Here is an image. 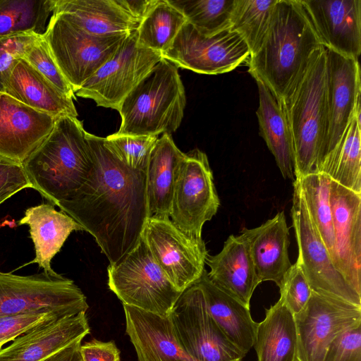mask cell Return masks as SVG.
Masks as SVG:
<instances>
[{
    "instance_id": "cell-1",
    "label": "cell",
    "mask_w": 361,
    "mask_h": 361,
    "mask_svg": "<svg viewBox=\"0 0 361 361\" xmlns=\"http://www.w3.org/2000/svg\"><path fill=\"white\" fill-rule=\"evenodd\" d=\"M93 169L82 187L57 205L91 234L109 264L121 260L140 240L149 219L146 171L132 169L87 133Z\"/></svg>"
},
{
    "instance_id": "cell-2",
    "label": "cell",
    "mask_w": 361,
    "mask_h": 361,
    "mask_svg": "<svg viewBox=\"0 0 361 361\" xmlns=\"http://www.w3.org/2000/svg\"><path fill=\"white\" fill-rule=\"evenodd\" d=\"M321 46L300 0H277L264 41L248 59V71L281 100Z\"/></svg>"
},
{
    "instance_id": "cell-3",
    "label": "cell",
    "mask_w": 361,
    "mask_h": 361,
    "mask_svg": "<svg viewBox=\"0 0 361 361\" xmlns=\"http://www.w3.org/2000/svg\"><path fill=\"white\" fill-rule=\"evenodd\" d=\"M87 132L76 117L57 118L51 133L23 162L32 188L58 205L69 200L94 166Z\"/></svg>"
},
{
    "instance_id": "cell-4",
    "label": "cell",
    "mask_w": 361,
    "mask_h": 361,
    "mask_svg": "<svg viewBox=\"0 0 361 361\" xmlns=\"http://www.w3.org/2000/svg\"><path fill=\"white\" fill-rule=\"evenodd\" d=\"M292 138L295 179L314 172L326 132V49L321 46L279 100Z\"/></svg>"
},
{
    "instance_id": "cell-5",
    "label": "cell",
    "mask_w": 361,
    "mask_h": 361,
    "mask_svg": "<svg viewBox=\"0 0 361 361\" xmlns=\"http://www.w3.org/2000/svg\"><path fill=\"white\" fill-rule=\"evenodd\" d=\"M185 104L178 67L162 59L122 101L117 110L121 123L116 133L171 135L181 123Z\"/></svg>"
},
{
    "instance_id": "cell-6",
    "label": "cell",
    "mask_w": 361,
    "mask_h": 361,
    "mask_svg": "<svg viewBox=\"0 0 361 361\" xmlns=\"http://www.w3.org/2000/svg\"><path fill=\"white\" fill-rule=\"evenodd\" d=\"M109 288L123 305L169 317L183 292L168 279L142 238L121 260L107 269Z\"/></svg>"
},
{
    "instance_id": "cell-7",
    "label": "cell",
    "mask_w": 361,
    "mask_h": 361,
    "mask_svg": "<svg viewBox=\"0 0 361 361\" xmlns=\"http://www.w3.org/2000/svg\"><path fill=\"white\" fill-rule=\"evenodd\" d=\"M88 307L74 281L54 271L20 276L0 270V317L37 310L69 317Z\"/></svg>"
},
{
    "instance_id": "cell-8",
    "label": "cell",
    "mask_w": 361,
    "mask_h": 361,
    "mask_svg": "<svg viewBox=\"0 0 361 361\" xmlns=\"http://www.w3.org/2000/svg\"><path fill=\"white\" fill-rule=\"evenodd\" d=\"M128 34L92 35L61 14L52 13L42 36L75 93L114 54Z\"/></svg>"
},
{
    "instance_id": "cell-9",
    "label": "cell",
    "mask_w": 361,
    "mask_h": 361,
    "mask_svg": "<svg viewBox=\"0 0 361 361\" xmlns=\"http://www.w3.org/2000/svg\"><path fill=\"white\" fill-rule=\"evenodd\" d=\"M169 317L179 344L194 361H242L245 356L212 319L196 283L181 293Z\"/></svg>"
},
{
    "instance_id": "cell-10",
    "label": "cell",
    "mask_w": 361,
    "mask_h": 361,
    "mask_svg": "<svg viewBox=\"0 0 361 361\" xmlns=\"http://www.w3.org/2000/svg\"><path fill=\"white\" fill-rule=\"evenodd\" d=\"M162 59L161 54L139 45L137 30L132 31L75 94L118 110L124 98Z\"/></svg>"
},
{
    "instance_id": "cell-11",
    "label": "cell",
    "mask_w": 361,
    "mask_h": 361,
    "mask_svg": "<svg viewBox=\"0 0 361 361\" xmlns=\"http://www.w3.org/2000/svg\"><path fill=\"white\" fill-rule=\"evenodd\" d=\"M219 206L207 156L198 149L185 153L174 185L169 219L186 235L201 239L204 224Z\"/></svg>"
},
{
    "instance_id": "cell-12",
    "label": "cell",
    "mask_w": 361,
    "mask_h": 361,
    "mask_svg": "<svg viewBox=\"0 0 361 361\" xmlns=\"http://www.w3.org/2000/svg\"><path fill=\"white\" fill-rule=\"evenodd\" d=\"M291 207L293 226L298 248L296 262L312 291L361 306V295L334 267L331 258L306 208L298 181H293Z\"/></svg>"
},
{
    "instance_id": "cell-13",
    "label": "cell",
    "mask_w": 361,
    "mask_h": 361,
    "mask_svg": "<svg viewBox=\"0 0 361 361\" xmlns=\"http://www.w3.org/2000/svg\"><path fill=\"white\" fill-rule=\"evenodd\" d=\"M325 49L326 132L314 172H318L338 147L354 116L361 109L358 59Z\"/></svg>"
},
{
    "instance_id": "cell-14",
    "label": "cell",
    "mask_w": 361,
    "mask_h": 361,
    "mask_svg": "<svg viewBox=\"0 0 361 361\" xmlns=\"http://www.w3.org/2000/svg\"><path fill=\"white\" fill-rule=\"evenodd\" d=\"M250 56L243 38L231 28L212 36L186 23L162 58L177 67L206 75L233 71Z\"/></svg>"
},
{
    "instance_id": "cell-15",
    "label": "cell",
    "mask_w": 361,
    "mask_h": 361,
    "mask_svg": "<svg viewBox=\"0 0 361 361\" xmlns=\"http://www.w3.org/2000/svg\"><path fill=\"white\" fill-rule=\"evenodd\" d=\"M142 238L170 282L180 292L202 276L208 255L202 238H192L169 218H149Z\"/></svg>"
},
{
    "instance_id": "cell-16",
    "label": "cell",
    "mask_w": 361,
    "mask_h": 361,
    "mask_svg": "<svg viewBox=\"0 0 361 361\" xmlns=\"http://www.w3.org/2000/svg\"><path fill=\"white\" fill-rule=\"evenodd\" d=\"M293 316L297 334L295 361H322L335 338L361 322V306L312 291L304 309Z\"/></svg>"
},
{
    "instance_id": "cell-17",
    "label": "cell",
    "mask_w": 361,
    "mask_h": 361,
    "mask_svg": "<svg viewBox=\"0 0 361 361\" xmlns=\"http://www.w3.org/2000/svg\"><path fill=\"white\" fill-rule=\"evenodd\" d=\"M330 202L334 234L332 262L361 295V194L331 180Z\"/></svg>"
},
{
    "instance_id": "cell-18",
    "label": "cell",
    "mask_w": 361,
    "mask_h": 361,
    "mask_svg": "<svg viewBox=\"0 0 361 361\" xmlns=\"http://www.w3.org/2000/svg\"><path fill=\"white\" fill-rule=\"evenodd\" d=\"M300 1L322 46L358 59L361 53V1Z\"/></svg>"
},
{
    "instance_id": "cell-19",
    "label": "cell",
    "mask_w": 361,
    "mask_h": 361,
    "mask_svg": "<svg viewBox=\"0 0 361 361\" xmlns=\"http://www.w3.org/2000/svg\"><path fill=\"white\" fill-rule=\"evenodd\" d=\"M57 118L0 92V155L23 163L51 133Z\"/></svg>"
},
{
    "instance_id": "cell-20",
    "label": "cell",
    "mask_w": 361,
    "mask_h": 361,
    "mask_svg": "<svg viewBox=\"0 0 361 361\" xmlns=\"http://www.w3.org/2000/svg\"><path fill=\"white\" fill-rule=\"evenodd\" d=\"M86 312L44 322L0 349V361H43L90 333Z\"/></svg>"
},
{
    "instance_id": "cell-21",
    "label": "cell",
    "mask_w": 361,
    "mask_h": 361,
    "mask_svg": "<svg viewBox=\"0 0 361 361\" xmlns=\"http://www.w3.org/2000/svg\"><path fill=\"white\" fill-rule=\"evenodd\" d=\"M240 233L248 243L259 283L271 281L281 289L293 266L288 255L290 235L284 212H278L259 226L243 228Z\"/></svg>"
},
{
    "instance_id": "cell-22",
    "label": "cell",
    "mask_w": 361,
    "mask_h": 361,
    "mask_svg": "<svg viewBox=\"0 0 361 361\" xmlns=\"http://www.w3.org/2000/svg\"><path fill=\"white\" fill-rule=\"evenodd\" d=\"M126 332L137 361H194L175 335L169 317L123 305Z\"/></svg>"
},
{
    "instance_id": "cell-23",
    "label": "cell",
    "mask_w": 361,
    "mask_h": 361,
    "mask_svg": "<svg viewBox=\"0 0 361 361\" xmlns=\"http://www.w3.org/2000/svg\"><path fill=\"white\" fill-rule=\"evenodd\" d=\"M205 264L210 268L207 276L211 282L250 308L252 295L260 283L244 235H231L219 253L207 255Z\"/></svg>"
},
{
    "instance_id": "cell-24",
    "label": "cell",
    "mask_w": 361,
    "mask_h": 361,
    "mask_svg": "<svg viewBox=\"0 0 361 361\" xmlns=\"http://www.w3.org/2000/svg\"><path fill=\"white\" fill-rule=\"evenodd\" d=\"M52 13H59L85 32L99 37L128 34L140 24L116 0H54Z\"/></svg>"
},
{
    "instance_id": "cell-25",
    "label": "cell",
    "mask_w": 361,
    "mask_h": 361,
    "mask_svg": "<svg viewBox=\"0 0 361 361\" xmlns=\"http://www.w3.org/2000/svg\"><path fill=\"white\" fill-rule=\"evenodd\" d=\"M18 225H27L33 242L35 257L29 263L37 264L44 271H53L51 262L73 231H83L71 217L57 211L54 204L42 203L27 208Z\"/></svg>"
},
{
    "instance_id": "cell-26",
    "label": "cell",
    "mask_w": 361,
    "mask_h": 361,
    "mask_svg": "<svg viewBox=\"0 0 361 361\" xmlns=\"http://www.w3.org/2000/svg\"><path fill=\"white\" fill-rule=\"evenodd\" d=\"M185 155L171 134L158 138L146 170L149 218H169L174 185Z\"/></svg>"
},
{
    "instance_id": "cell-27",
    "label": "cell",
    "mask_w": 361,
    "mask_h": 361,
    "mask_svg": "<svg viewBox=\"0 0 361 361\" xmlns=\"http://www.w3.org/2000/svg\"><path fill=\"white\" fill-rule=\"evenodd\" d=\"M4 92L34 109L56 118L78 117L73 99L62 94L24 59H19L12 71Z\"/></svg>"
},
{
    "instance_id": "cell-28",
    "label": "cell",
    "mask_w": 361,
    "mask_h": 361,
    "mask_svg": "<svg viewBox=\"0 0 361 361\" xmlns=\"http://www.w3.org/2000/svg\"><path fill=\"white\" fill-rule=\"evenodd\" d=\"M203 293L207 309L226 337L245 355L253 347L258 323L250 308L211 282L205 269L196 282Z\"/></svg>"
},
{
    "instance_id": "cell-29",
    "label": "cell",
    "mask_w": 361,
    "mask_h": 361,
    "mask_svg": "<svg viewBox=\"0 0 361 361\" xmlns=\"http://www.w3.org/2000/svg\"><path fill=\"white\" fill-rule=\"evenodd\" d=\"M257 82L259 106L256 111L259 135L274 157L284 178L295 180V159L292 138L279 101L259 78Z\"/></svg>"
},
{
    "instance_id": "cell-30",
    "label": "cell",
    "mask_w": 361,
    "mask_h": 361,
    "mask_svg": "<svg viewBox=\"0 0 361 361\" xmlns=\"http://www.w3.org/2000/svg\"><path fill=\"white\" fill-rule=\"evenodd\" d=\"M253 347L257 361H295L297 334L293 313L280 297L258 323Z\"/></svg>"
},
{
    "instance_id": "cell-31",
    "label": "cell",
    "mask_w": 361,
    "mask_h": 361,
    "mask_svg": "<svg viewBox=\"0 0 361 361\" xmlns=\"http://www.w3.org/2000/svg\"><path fill=\"white\" fill-rule=\"evenodd\" d=\"M361 109L354 116L345 135L319 173L355 192L361 194Z\"/></svg>"
},
{
    "instance_id": "cell-32",
    "label": "cell",
    "mask_w": 361,
    "mask_h": 361,
    "mask_svg": "<svg viewBox=\"0 0 361 361\" xmlns=\"http://www.w3.org/2000/svg\"><path fill=\"white\" fill-rule=\"evenodd\" d=\"M295 180L298 181L307 212L332 260L334 234L330 202L331 179L324 173L312 172Z\"/></svg>"
},
{
    "instance_id": "cell-33",
    "label": "cell",
    "mask_w": 361,
    "mask_h": 361,
    "mask_svg": "<svg viewBox=\"0 0 361 361\" xmlns=\"http://www.w3.org/2000/svg\"><path fill=\"white\" fill-rule=\"evenodd\" d=\"M54 4V0H0V37L43 35Z\"/></svg>"
},
{
    "instance_id": "cell-34",
    "label": "cell",
    "mask_w": 361,
    "mask_h": 361,
    "mask_svg": "<svg viewBox=\"0 0 361 361\" xmlns=\"http://www.w3.org/2000/svg\"><path fill=\"white\" fill-rule=\"evenodd\" d=\"M186 23L185 16L168 0H159L137 29V43L162 56Z\"/></svg>"
},
{
    "instance_id": "cell-35",
    "label": "cell",
    "mask_w": 361,
    "mask_h": 361,
    "mask_svg": "<svg viewBox=\"0 0 361 361\" xmlns=\"http://www.w3.org/2000/svg\"><path fill=\"white\" fill-rule=\"evenodd\" d=\"M277 0H234L231 29L237 32L255 54L268 31Z\"/></svg>"
},
{
    "instance_id": "cell-36",
    "label": "cell",
    "mask_w": 361,
    "mask_h": 361,
    "mask_svg": "<svg viewBox=\"0 0 361 361\" xmlns=\"http://www.w3.org/2000/svg\"><path fill=\"white\" fill-rule=\"evenodd\" d=\"M200 33L212 36L231 28L234 0H168Z\"/></svg>"
},
{
    "instance_id": "cell-37",
    "label": "cell",
    "mask_w": 361,
    "mask_h": 361,
    "mask_svg": "<svg viewBox=\"0 0 361 361\" xmlns=\"http://www.w3.org/2000/svg\"><path fill=\"white\" fill-rule=\"evenodd\" d=\"M157 135H129L116 133L104 138V146L128 167L146 171Z\"/></svg>"
},
{
    "instance_id": "cell-38",
    "label": "cell",
    "mask_w": 361,
    "mask_h": 361,
    "mask_svg": "<svg viewBox=\"0 0 361 361\" xmlns=\"http://www.w3.org/2000/svg\"><path fill=\"white\" fill-rule=\"evenodd\" d=\"M32 66L47 78L62 94L75 99V93L56 63L42 35L24 57Z\"/></svg>"
},
{
    "instance_id": "cell-39",
    "label": "cell",
    "mask_w": 361,
    "mask_h": 361,
    "mask_svg": "<svg viewBox=\"0 0 361 361\" xmlns=\"http://www.w3.org/2000/svg\"><path fill=\"white\" fill-rule=\"evenodd\" d=\"M40 35L23 33L0 37V92H4L5 85L12 71Z\"/></svg>"
},
{
    "instance_id": "cell-40",
    "label": "cell",
    "mask_w": 361,
    "mask_h": 361,
    "mask_svg": "<svg viewBox=\"0 0 361 361\" xmlns=\"http://www.w3.org/2000/svg\"><path fill=\"white\" fill-rule=\"evenodd\" d=\"M64 317L68 316L51 310H37L0 317V349L32 328Z\"/></svg>"
},
{
    "instance_id": "cell-41",
    "label": "cell",
    "mask_w": 361,
    "mask_h": 361,
    "mask_svg": "<svg viewBox=\"0 0 361 361\" xmlns=\"http://www.w3.org/2000/svg\"><path fill=\"white\" fill-rule=\"evenodd\" d=\"M280 290V297L293 313L301 312L307 303L312 290L300 266L295 262L288 272Z\"/></svg>"
},
{
    "instance_id": "cell-42",
    "label": "cell",
    "mask_w": 361,
    "mask_h": 361,
    "mask_svg": "<svg viewBox=\"0 0 361 361\" xmlns=\"http://www.w3.org/2000/svg\"><path fill=\"white\" fill-rule=\"evenodd\" d=\"M322 361H361V322L343 331L330 343Z\"/></svg>"
},
{
    "instance_id": "cell-43",
    "label": "cell",
    "mask_w": 361,
    "mask_h": 361,
    "mask_svg": "<svg viewBox=\"0 0 361 361\" xmlns=\"http://www.w3.org/2000/svg\"><path fill=\"white\" fill-rule=\"evenodd\" d=\"M31 188L23 163L0 155V204L20 190Z\"/></svg>"
},
{
    "instance_id": "cell-44",
    "label": "cell",
    "mask_w": 361,
    "mask_h": 361,
    "mask_svg": "<svg viewBox=\"0 0 361 361\" xmlns=\"http://www.w3.org/2000/svg\"><path fill=\"white\" fill-rule=\"evenodd\" d=\"M82 361H120V350L113 341L92 339L80 345Z\"/></svg>"
},
{
    "instance_id": "cell-45",
    "label": "cell",
    "mask_w": 361,
    "mask_h": 361,
    "mask_svg": "<svg viewBox=\"0 0 361 361\" xmlns=\"http://www.w3.org/2000/svg\"><path fill=\"white\" fill-rule=\"evenodd\" d=\"M133 18L141 23L157 5L159 0H116Z\"/></svg>"
},
{
    "instance_id": "cell-46",
    "label": "cell",
    "mask_w": 361,
    "mask_h": 361,
    "mask_svg": "<svg viewBox=\"0 0 361 361\" xmlns=\"http://www.w3.org/2000/svg\"><path fill=\"white\" fill-rule=\"evenodd\" d=\"M81 341L76 342L47 357L43 361H82Z\"/></svg>"
}]
</instances>
